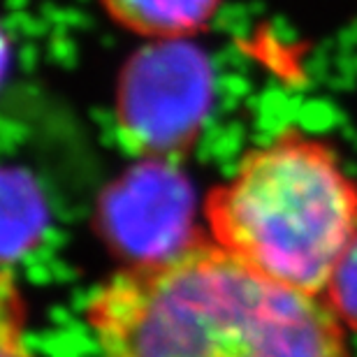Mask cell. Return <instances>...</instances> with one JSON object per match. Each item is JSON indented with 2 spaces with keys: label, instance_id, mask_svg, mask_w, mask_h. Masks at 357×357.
<instances>
[{
  "label": "cell",
  "instance_id": "4",
  "mask_svg": "<svg viewBox=\"0 0 357 357\" xmlns=\"http://www.w3.org/2000/svg\"><path fill=\"white\" fill-rule=\"evenodd\" d=\"M190 223V185L167 160H144L121 176L98 209L100 234L126 265L178 251L199 234Z\"/></svg>",
  "mask_w": 357,
  "mask_h": 357
},
{
  "label": "cell",
  "instance_id": "6",
  "mask_svg": "<svg viewBox=\"0 0 357 357\" xmlns=\"http://www.w3.org/2000/svg\"><path fill=\"white\" fill-rule=\"evenodd\" d=\"M26 309L24 297L10 267L3 271L0 288V357H35L26 344Z\"/></svg>",
  "mask_w": 357,
  "mask_h": 357
},
{
  "label": "cell",
  "instance_id": "1",
  "mask_svg": "<svg viewBox=\"0 0 357 357\" xmlns=\"http://www.w3.org/2000/svg\"><path fill=\"white\" fill-rule=\"evenodd\" d=\"M98 357H351L325 297L285 288L199 232L123 265L86 302Z\"/></svg>",
  "mask_w": 357,
  "mask_h": 357
},
{
  "label": "cell",
  "instance_id": "3",
  "mask_svg": "<svg viewBox=\"0 0 357 357\" xmlns=\"http://www.w3.org/2000/svg\"><path fill=\"white\" fill-rule=\"evenodd\" d=\"M213 96L211 68L188 40L149 42L116 86V130L142 160H172L197 139Z\"/></svg>",
  "mask_w": 357,
  "mask_h": 357
},
{
  "label": "cell",
  "instance_id": "5",
  "mask_svg": "<svg viewBox=\"0 0 357 357\" xmlns=\"http://www.w3.org/2000/svg\"><path fill=\"white\" fill-rule=\"evenodd\" d=\"M223 0H100L123 31L149 42L188 40L209 28Z\"/></svg>",
  "mask_w": 357,
  "mask_h": 357
},
{
  "label": "cell",
  "instance_id": "2",
  "mask_svg": "<svg viewBox=\"0 0 357 357\" xmlns=\"http://www.w3.org/2000/svg\"><path fill=\"white\" fill-rule=\"evenodd\" d=\"M206 234L285 288L323 297L357 237V181L327 142L285 130L206 192Z\"/></svg>",
  "mask_w": 357,
  "mask_h": 357
},
{
  "label": "cell",
  "instance_id": "7",
  "mask_svg": "<svg viewBox=\"0 0 357 357\" xmlns=\"http://www.w3.org/2000/svg\"><path fill=\"white\" fill-rule=\"evenodd\" d=\"M341 325L357 334V237L341 258L325 295Z\"/></svg>",
  "mask_w": 357,
  "mask_h": 357
}]
</instances>
